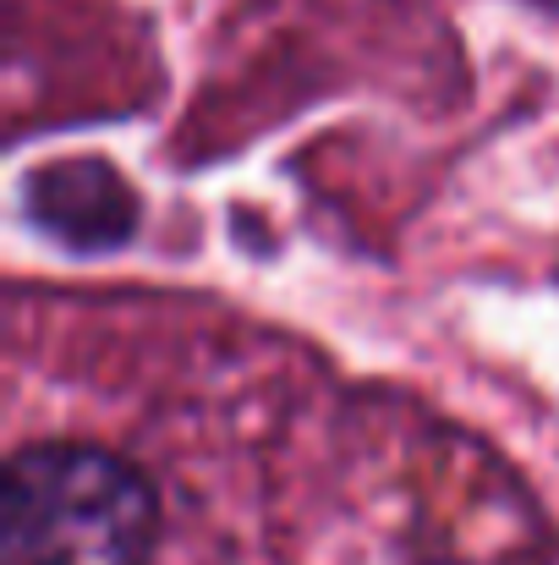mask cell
<instances>
[{"label": "cell", "instance_id": "cell-1", "mask_svg": "<svg viewBox=\"0 0 559 565\" xmlns=\"http://www.w3.org/2000/svg\"><path fill=\"white\" fill-rule=\"evenodd\" d=\"M160 494L94 439H28L0 472V565H149Z\"/></svg>", "mask_w": 559, "mask_h": 565}]
</instances>
